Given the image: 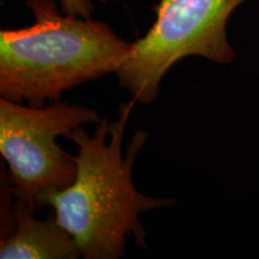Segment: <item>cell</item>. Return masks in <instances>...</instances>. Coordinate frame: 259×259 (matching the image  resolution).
I'll return each mask as SVG.
<instances>
[{
  "label": "cell",
  "instance_id": "cell-1",
  "mask_svg": "<svg viewBox=\"0 0 259 259\" xmlns=\"http://www.w3.org/2000/svg\"><path fill=\"white\" fill-rule=\"evenodd\" d=\"M135 102L122 103L115 121L100 120L92 137L83 128H74L69 138L78 147L76 179L64 190L45 191L36 200L37 209L52 205L58 223L87 259L122 257L130 233L136 236V244L144 246L139 215L174 203L144 196L132 183V167L147 141V131L136 132L126 156H121L125 126Z\"/></svg>",
  "mask_w": 259,
  "mask_h": 259
},
{
  "label": "cell",
  "instance_id": "cell-2",
  "mask_svg": "<svg viewBox=\"0 0 259 259\" xmlns=\"http://www.w3.org/2000/svg\"><path fill=\"white\" fill-rule=\"evenodd\" d=\"M30 27L0 31V95L44 107L79 84L118 72L132 44L108 24L60 14L54 0H25Z\"/></svg>",
  "mask_w": 259,
  "mask_h": 259
},
{
  "label": "cell",
  "instance_id": "cell-3",
  "mask_svg": "<svg viewBox=\"0 0 259 259\" xmlns=\"http://www.w3.org/2000/svg\"><path fill=\"white\" fill-rule=\"evenodd\" d=\"M246 0H160L156 21L132 44L128 59L118 71L120 84L136 102L151 103L162 77L185 57L231 64L235 51L227 37V23Z\"/></svg>",
  "mask_w": 259,
  "mask_h": 259
},
{
  "label": "cell",
  "instance_id": "cell-4",
  "mask_svg": "<svg viewBox=\"0 0 259 259\" xmlns=\"http://www.w3.org/2000/svg\"><path fill=\"white\" fill-rule=\"evenodd\" d=\"M85 122H100L93 109L66 102L48 107L0 100V153L10 168V192L31 209L45 191L64 190L77 176L76 158L61 150L57 137H70Z\"/></svg>",
  "mask_w": 259,
  "mask_h": 259
},
{
  "label": "cell",
  "instance_id": "cell-5",
  "mask_svg": "<svg viewBox=\"0 0 259 259\" xmlns=\"http://www.w3.org/2000/svg\"><path fill=\"white\" fill-rule=\"evenodd\" d=\"M32 210L18 202L12 208L14 231L0 241L2 259H72L80 252L69 233L58 223L56 215L38 221Z\"/></svg>",
  "mask_w": 259,
  "mask_h": 259
},
{
  "label": "cell",
  "instance_id": "cell-6",
  "mask_svg": "<svg viewBox=\"0 0 259 259\" xmlns=\"http://www.w3.org/2000/svg\"><path fill=\"white\" fill-rule=\"evenodd\" d=\"M64 14L74 17L90 18L94 12V5L90 0H59ZM107 3L108 0H100Z\"/></svg>",
  "mask_w": 259,
  "mask_h": 259
}]
</instances>
